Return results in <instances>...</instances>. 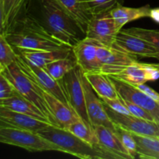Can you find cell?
Wrapping results in <instances>:
<instances>
[{"mask_svg":"<svg viewBox=\"0 0 159 159\" xmlns=\"http://www.w3.org/2000/svg\"><path fill=\"white\" fill-rule=\"evenodd\" d=\"M37 8L34 14L50 34L72 48L85 37L78 23L57 0H33Z\"/></svg>","mask_w":159,"mask_h":159,"instance_id":"cell-1","label":"cell"},{"mask_svg":"<svg viewBox=\"0 0 159 159\" xmlns=\"http://www.w3.org/2000/svg\"><path fill=\"white\" fill-rule=\"evenodd\" d=\"M6 36L14 49H59L70 48L51 35L30 12L18 22Z\"/></svg>","mask_w":159,"mask_h":159,"instance_id":"cell-2","label":"cell"},{"mask_svg":"<svg viewBox=\"0 0 159 159\" xmlns=\"http://www.w3.org/2000/svg\"><path fill=\"white\" fill-rule=\"evenodd\" d=\"M37 133L61 148L63 153L82 159H113L102 149L85 142L61 127L49 124Z\"/></svg>","mask_w":159,"mask_h":159,"instance_id":"cell-3","label":"cell"},{"mask_svg":"<svg viewBox=\"0 0 159 159\" xmlns=\"http://www.w3.org/2000/svg\"><path fill=\"white\" fill-rule=\"evenodd\" d=\"M2 74L11 82L20 96L34 103L43 111L52 125L59 127L53 117L39 86L20 68L16 62L15 61L6 67Z\"/></svg>","mask_w":159,"mask_h":159,"instance_id":"cell-4","label":"cell"},{"mask_svg":"<svg viewBox=\"0 0 159 159\" xmlns=\"http://www.w3.org/2000/svg\"><path fill=\"white\" fill-rule=\"evenodd\" d=\"M0 143L21 148L31 152L55 151L63 153L61 148L37 132L24 129L0 127Z\"/></svg>","mask_w":159,"mask_h":159,"instance_id":"cell-5","label":"cell"},{"mask_svg":"<svg viewBox=\"0 0 159 159\" xmlns=\"http://www.w3.org/2000/svg\"><path fill=\"white\" fill-rule=\"evenodd\" d=\"M82 69L79 65L62 79L70 107L87 126L92 127L85 107V91L82 82Z\"/></svg>","mask_w":159,"mask_h":159,"instance_id":"cell-6","label":"cell"},{"mask_svg":"<svg viewBox=\"0 0 159 159\" xmlns=\"http://www.w3.org/2000/svg\"><path fill=\"white\" fill-rule=\"evenodd\" d=\"M16 62L20 66V68L29 77H30L39 86L41 87L46 91L49 92L51 94H52L56 98L62 101L64 103L70 107L62 79L57 80V79H54L43 68L33 66V65H30L18 53H17Z\"/></svg>","mask_w":159,"mask_h":159,"instance_id":"cell-7","label":"cell"},{"mask_svg":"<svg viewBox=\"0 0 159 159\" xmlns=\"http://www.w3.org/2000/svg\"><path fill=\"white\" fill-rule=\"evenodd\" d=\"M97 57L99 71L109 76L117 74L127 65L138 61V56L99 43L97 48Z\"/></svg>","mask_w":159,"mask_h":159,"instance_id":"cell-8","label":"cell"},{"mask_svg":"<svg viewBox=\"0 0 159 159\" xmlns=\"http://www.w3.org/2000/svg\"><path fill=\"white\" fill-rule=\"evenodd\" d=\"M119 30L110 12L93 16L87 26L85 36L105 46L112 47Z\"/></svg>","mask_w":159,"mask_h":159,"instance_id":"cell-9","label":"cell"},{"mask_svg":"<svg viewBox=\"0 0 159 159\" xmlns=\"http://www.w3.org/2000/svg\"><path fill=\"white\" fill-rule=\"evenodd\" d=\"M104 103V102H103ZM107 113L113 124L135 134L159 138V124L155 121L147 120L132 115L116 113L106 105Z\"/></svg>","mask_w":159,"mask_h":159,"instance_id":"cell-10","label":"cell"},{"mask_svg":"<svg viewBox=\"0 0 159 159\" xmlns=\"http://www.w3.org/2000/svg\"><path fill=\"white\" fill-rule=\"evenodd\" d=\"M82 82H83L84 91H85L87 114L92 127H94L95 126L98 125L105 126L115 132L116 125L113 124L112 120L109 116L103 102L95 93L84 74H82Z\"/></svg>","mask_w":159,"mask_h":159,"instance_id":"cell-11","label":"cell"},{"mask_svg":"<svg viewBox=\"0 0 159 159\" xmlns=\"http://www.w3.org/2000/svg\"><path fill=\"white\" fill-rule=\"evenodd\" d=\"M110 79L121 99L130 101L142 107L144 110L148 112L155 121L159 124V104L158 102L138 89L135 85L123 82L116 78L110 77Z\"/></svg>","mask_w":159,"mask_h":159,"instance_id":"cell-12","label":"cell"},{"mask_svg":"<svg viewBox=\"0 0 159 159\" xmlns=\"http://www.w3.org/2000/svg\"><path fill=\"white\" fill-rule=\"evenodd\" d=\"M113 47L134 55L158 58V52L149 42L138 36L127 32L124 29L116 34Z\"/></svg>","mask_w":159,"mask_h":159,"instance_id":"cell-13","label":"cell"},{"mask_svg":"<svg viewBox=\"0 0 159 159\" xmlns=\"http://www.w3.org/2000/svg\"><path fill=\"white\" fill-rule=\"evenodd\" d=\"M97 41L84 37L72 48L77 64L83 73L100 72L97 57Z\"/></svg>","mask_w":159,"mask_h":159,"instance_id":"cell-14","label":"cell"},{"mask_svg":"<svg viewBox=\"0 0 159 159\" xmlns=\"http://www.w3.org/2000/svg\"><path fill=\"white\" fill-rule=\"evenodd\" d=\"M99 146L113 159H133L123 145L116 134L109 127L98 125L93 127Z\"/></svg>","mask_w":159,"mask_h":159,"instance_id":"cell-15","label":"cell"},{"mask_svg":"<svg viewBox=\"0 0 159 159\" xmlns=\"http://www.w3.org/2000/svg\"><path fill=\"white\" fill-rule=\"evenodd\" d=\"M15 51L30 65L43 68L54 61L69 56L72 53V48L43 50L15 49Z\"/></svg>","mask_w":159,"mask_h":159,"instance_id":"cell-16","label":"cell"},{"mask_svg":"<svg viewBox=\"0 0 159 159\" xmlns=\"http://www.w3.org/2000/svg\"><path fill=\"white\" fill-rule=\"evenodd\" d=\"M39 88L53 117L54 118L59 127L67 129L70 124L81 120L77 113L69 106L64 103L62 101L53 96L49 92L42 89L41 87L39 86Z\"/></svg>","mask_w":159,"mask_h":159,"instance_id":"cell-17","label":"cell"},{"mask_svg":"<svg viewBox=\"0 0 159 159\" xmlns=\"http://www.w3.org/2000/svg\"><path fill=\"white\" fill-rule=\"evenodd\" d=\"M49 124H51L26 114L0 108V127H14L37 132Z\"/></svg>","mask_w":159,"mask_h":159,"instance_id":"cell-18","label":"cell"},{"mask_svg":"<svg viewBox=\"0 0 159 159\" xmlns=\"http://www.w3.org/2000/svg\"><path fill=\"white\" fill-rule=\"evenodd\" d=\"M33 0H2L4 35L10 33L20 20L30 12Z\"/></svg>","mask_w":159,"mask_h":159,"instance_id":"cell-19","label":"cell"},{"mask_svg":"<svg viewBox=\"0 0 159 159\" xmlns=\"http://www.w3.org/2000/svg\"><path fill=\"white\" fill-rule=\"evenodd\" d=\"M153 69L154 66L152 64L136 61L127 65L117 74L110 77L116 78L133 85H137L152 81Z\"/></svg>","mask_w":159,"mask_h":159,"instance_id":"cell-20","label":"cell"},{"mask_svg":"<svg viewBox=\"0 0 159 159\" xmlns=\"http://www.w3.org/2000/svg\"><path fill=\"white\" fill-rule=\"evenodd\" d=\"M151 9L152 8L149 5L141 7L133 8L124 6L123 4H120L113 8L110 12L114 20L118 30H121L124 26L128 23L139 19L150 17Z\"/></svg>","mask_w":159,"mask_h":159,"instance_id":"cell-21","label":"cell"},{"mask_svg":"<svg viewBox=\"0 0 159 159\" xmlns=\"http://www.w3.org/2000/svg\"><path fill=\"white\" fill-rule=\"evenodd\" d=\"M78 23L85 34L87 26L93 17L85 0H57Z\"/></svg>","mask_w":159,"mask_h":159,"instance_id":"cell-22","label":"cell"},{"mask_svg":"<svg viewBox=\"0 0 159 159\" xmlns=\"http://www.w3.org/2000/svg\"><path fill=\"white\" fill-rule=\"evenodd\" d=\"M83 72V71H82ZM87 81L99 98L119 99L120 96L109 75L101 72L83 73Z\"/></svg>","mask_w":159,"mask_h":159,"instance_id":"cell-23","label":"cell"},{"mask_svg":"<svg viewBox=\"0 0 159 159\" xmlns=\"http://www.w3.org/2000/svg\"><path fill=\"white\" fill-rule=\"evenodd\" d=\"M137 142V152L140 158L159 159V138L133 134Z\"/></svg>","mask_w":159,"mask_h":159,"instance_id":"cell-24","label":"cell"},{"mask_svg":"<svg viewBox=\"0 0 159 159\" xmlns=\"http://www.w3.org/2000/svg\"><path fill=\"white\" fill-rule=\"evenodd\" d=\"M78 65L73 51L69 56L58 59L43 67L45 70L57 80H61L69 71Z\"/></svg>","mask_w":159,"mask_h":159,"instance_id":"cell-25","label":"cell"},{"mask_svg":"<svg viewBox=\"0 0 159 159\" xmlns=\"http://www.w3.org/2000/svg\"><path fill=\"white\" fill-rule=\"evenodd\" d=\"M67 130L71 132V133H72L73 134L75 135V136H77L80 139L83 140L85 142L89 143V144H92L95 147L101 148L97 137L95 134L94 129L87 126L81 120L70 124L68 128H67Z\"/></svg>","mask_w":159,"mask_h":159,"instance_id":"cell-26","label":"cell"},{"mask_svg":"<svg viewBox=\"0 0 159 159\" xmlns=\"http://www.w3.org/2000/svg\"><path fill=\"white\" fill-rule=\"evenodd\" d=\"M17 53L10 44L6 36L0 34V63L4 68L14 63L16 60Z\"/></svg>","mask_w":159,"mask_h":159,"instance_id":"cell-27","label":"cell"},{"mask_svg":"<svg viewBox=\"0 0 159 159\" xmlns=\"http://www.w3.org/2000/svg\"><path fill=\"white\" fill-rule=\"evenodd\" d=\"M93 16L111 11L118 5L123 4L124 0H85Z\"/></svg>","mask_w":159,"mask_h":159,"instance_id":"cell-28","label":"cell"},{"mask_svg":"<svg viewBox=\"0 0 159 159\" xmlns=\"http://www.w3.org/2000/svg\"><path fill=\"white\" fill-rule=\"evenodd\" d=\"M124 30L127 32L134 34V35L138 36V37H141V38L147 40L148 42H149L155 48V50L158 52V60L159 61V30H157L144 29V28L139 27H132Z\"/></svg>","mask_w":159,"mask_h":159,"instance_id":"cell-29","label":"cell"},{"mask_svg":"<svg viewBox=\"0 0 159 159\" xmlns=\"http://www.w3.org/2000/svg\"><path fill=\"white\" fill-rule=\"evenodd\" d=\"M115 133L119 137L123 145L127 149L132 158H136L138 157V152H137L138 145H137V142L134 138L133 134L117 125H116Z\"/></svg>","mask_w":159,"mask_h":159,"instance_id":"cell-30","label":"cell"},{"mask_svg":"<svg viewBox=\"0 0 159 159\" xmlns=\"http://www.w3.org/2000/svg\"><path fill=\"white\" fill-rule=\"evenodd\" d=\"M121 99L123 100L124 103L125 104L127 108L128 109L129 112L130 113V115L136 116V117L141 118V119L147 120L155 121V120L154 119L153 116H152L148 112L146 111L145 110H144L142 107H139V106L136 105V104L133 103V102H130V101L125 100V99ZM155 122H156V121H155Z\"/></svg>","mask_w":159,"mask_h":159,"instance_id":"cell-31","label":"cell"},{"mask_svg":"<svg viewBox=\"0 0 159 159\" xmlns=\"http://www.w3.org/2000/svg\"><path fill=\"white\" fill-rule=\"evenodd\" d=\"M102 102L108 106L110 109L116 113H121V114L125 115H130V113L129 112L128 109L124 103L122 99L120 98L119 99H106V98H100Z\"/></svg>","mask_w":159,"mask_h":159,"instance_id":"cell-32","label":"cell"},{"mask_svg":"<svg viewBox=\"0 0 159 159\" xmlns=\"http://www.w3.org/2000/svg\"><path fill=\"white\" fill-rule=\"evenodd\" d=\"M17 93L11 82L2 74L0 75V99L9 98Z\"/></svg>","mask_w":159,"mask_h":159,"instance_id":"cell-33","label":"cell"},{"mask_svg":"<svg viewBox=\"0 0 159 159\" xmlns=\"http://www.w3.org/2000/svg\"><path fill=\"white\" fill-rule=\"evenodd\" d=\"M138 89H140L141 91H142L143 93H145L146 95L149 96V97L152 98V99L157 102L159 104V93H157L155 90H154L153 89H152L151 87H149L148 85H145V83L139 84V85H135Z\"/></svg>","mask_w":159,"mask_h":159,"instance_id":"cell-34","label":"cell"},{"mask_svg":"<svg viewBox=\"0 0 159 159\" xmlns=\"http://www.w3.org/2000/svg\"><path fill=\"white\" fill-rule=\"evenodd\" d=\"M0 34L4 35V9L2 0H0Z\"/></svg>","mask_w":159,"mask_h":159,"instance_id":"cell-35","label":"cell"},{"mask_svg":"<svg viewBox=\"0 0 159 159\" xmlns=\"http://www.w3.org/2000/svg\"><path fill=\"white\" fill-rule=\"evenodd\" d=\"M150 18H152L155 23H159V7L151 9Z\"/></svg>","mask_w":159,"mask_h":159,"instance_id":"cell-36","label":"cell"},{"mask_svg":"<svg viewBox=\"0 0 159 159\" xmlns=\"http://www.w3.org/2000/svg\"><path fill=\"white\" fill-rule=\"evenodd\" d=\"M4 67L2 66V65L1 63H0V75L2 74V71H3V70H4Z\"/></svg>","mask_w":159,"mask_h":159,"instance_id":"cell-37","label":"cell"},{"mask_svg":"<svg viewBox=\"0 0 159 159\" xmlns=\"http://www.w3.org/2000/svg\"><path fill=\"white\" fill-rule=\"evenodd\" d=\"M154 65H155V66L156 67V68H159V63H157V64H154Z\"/></svg>","mask_w":159,"mask_h":159,"instance_id":"cell-38","label":"cell"}]
</instances>
